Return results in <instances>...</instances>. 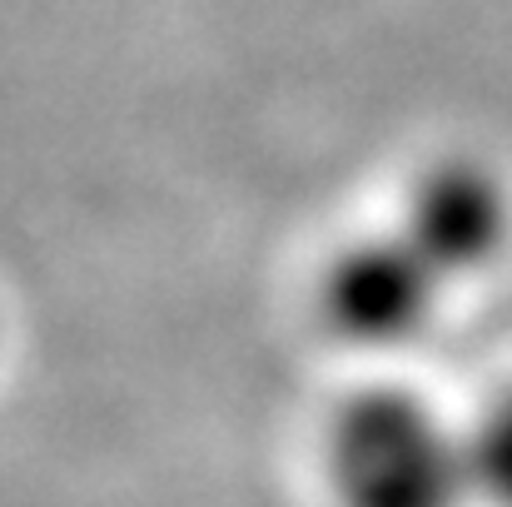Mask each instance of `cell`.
Listing matches in <instances>:
<instances>
[{"mask_svg": "<svg viewBox=\"0 0 512 507\" xmlns=\"http://www.w3.org/2000/svg\"><path fill=\"white\" fill-rule=\"evenodd\" d=\"M329 483L339 507H468L478 498L468 433L408 388H363L334 418Z\"/></svg>", "mask_w": 512, "mask_h": 507, "instance_id": "obj_1", "label": "cell"}, {"mask_svg": "<svg viewBox=\"0 0 512 507\" xmlns=\"http://www.w3.org/2000/svg\"><path fill=\"white\" fill-rule=\"evenodd\" d=\"M443 289L448 279L403 229L373 234L348 244L324 269V319L348 343L393 348L433 324Z\"/></svg>", "mask_w": 512, "mask_h": 507, "instance_id": "obj_2", "label": "cell"}, {"mask_svg": "<svg viewBox=\"0 0 512 507\" xmlns=\"http://www.w3.org/2000/svg\"><path fill=\"white\" fill-rule=\"evenodd\" d=\"M403 234L433 259V269L453 284L463 274L488 269L512 239L508 184L468 155H448L428 165L403 209Z\"/></svg>", "mask_w": 512, "mask_h": 507, "instance_id": "obj_3", "label": "cell"}, {"mask_svg": "<svg viewBox=\"0 0 512 507\" xmlns=\"http://www.w3.org/2000/svg\"><path fill=\"white\" fill-rule=\"evenodd\" d=\"M468 453H473L478 498L493 507H512V383L483 408V418L473 423Z\"/></svg>", "mask_w": 512, "mask_h": 507, "instance_id": "obj_4", "label": "cell"}]
</instances>
